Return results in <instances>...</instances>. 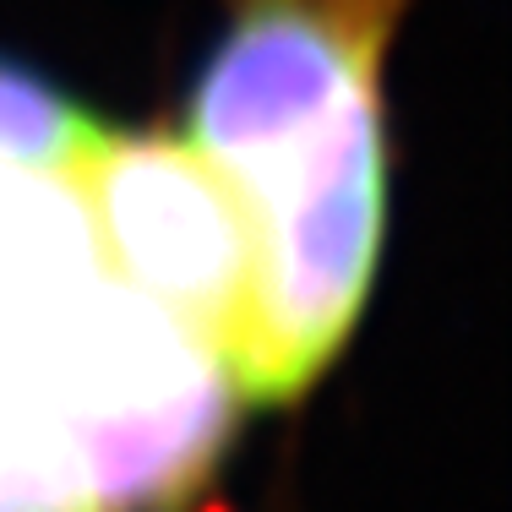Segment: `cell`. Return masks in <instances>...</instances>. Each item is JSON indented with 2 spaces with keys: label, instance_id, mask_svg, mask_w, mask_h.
Segmentation results:
<instances>
[{
  "label": "cell",
  "instance_id": "2",
  "mask_svg": "<svg viewBox=\"0 0 512 512\" xmlns=\"http://www.w3.org/2000/svg\"><path fill=\"white\" fill-rule=\"evenodd\" d=\"M28 404L60 431L104 512H153L202 485L240 398L197 327L99 273L44 349Z\"/></svg>",
  "mask_w": 512,
  "mask_h": 512
},
{
  "label": "cell",
  "instance_id": "3",
  "mask_svg": "<svg viewBox=\"0 0 512 512\" xmlns=\"http://www.w3.org/2000/svg\"><path fill=\"white\" fill-rule=\"evenodd\" d=\"M93 218L99 262L109 278L158 300L169 316L197 327L224 349L246 300V229L186 142L169 137H109L71 169Z\"/></svg>",
  "mask_w": 512,
  "mask_h": 512
},
{
  "label": "cell",
  "instance_id": "1",
  "mask_svg": "<svg viewBox=\"0 0 512 512\" xmlns=\"http://www.w3.org/2000/svg\"><path fill=\"white\" fill-rule=\"evenodd\" d=\"M409 0H229L175 137L246 229L224 360L240 409L306 398L355 338L387 246V39Z\"/></svg>",
  "mask_w": 512,
  "mask_h": 512
},
{
  "label": "cell",
  "instance_id": "4",
  "mask_svg": "<svg viewBox=\"0 0 512 512\" xmlns=\"http://www.w3.org/2000/svg\"><path fill=\"white\" fill-rule=\"evenodd\" d=\"M99 273L77 180L66 169L0 164V398H28L50 338Z\"/></svg>",
  "mask_w": 512,
  "mask_h": 512
},
{
  "label": "cell",
  "instance_id": "6",
  "mask_svg": "<svg viewBox=\"0 0 512 512\" xmlns=\"http://www.w3.org/2000/svg\"><path fill=\"white\" fill-rule=\"evenodd\" d=\"M0 512H104L82 463L28 398H0Z\"/></svg>",
  "mask_w": 512,
  "mask_h": 512
},
{
  "label": "cell",
  "instance_id": "5",
  "mask_svg": "<svg viewBox=\"0 0 512 512\" xmlns=\"http://www.w3.org/2000/svg\"><path fill=\"white\" fill-rule=\"evenodd\" d=\"M109 120H99L82 99L39 71L33 60L0 55V164L28 169H77L109 137Z\"/></svg>",
  "mask_w": 512,
  "mask_h": 512
}]
</instances>
